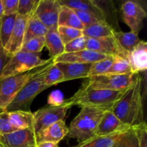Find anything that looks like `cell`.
Listing matches in <instances>:
<instances>
[{
	"mask_svg": "<svg viewBox=\"0 0 147 147\" xmlns=\"http://www.w3.org/2000/svg\"><path fill=\"white\" fill-rule=\"evenodd\" d=\"M142 83V76L136 74L132 84L112 110L118 119L132 127L144 122Z\"/></svg>",
	"mask_w": 147,
	"mask_h": 147,
	"instance_id": "6da1fadb",
	"label": "cell"
},
{
	"mask_svg": "<svg viewBox=\"0 0 147 147\" xmlns=\"http://www.w3.org/2000/svg\"><path fill=\"white\" fill-rule=\"evenodd\" d=\"M126 90L119 91L98 90L93 88L84 82L80 89L72 97L65 100L63 104L69 107L77 106L80 108H90L103 111H110L113 110L115 105Z\"/></svg>",
	"mask_w": 147,
	"mask_h": 147,
	"instance_id": "7a4b0ae2",
	"label": "cell"
},
{
	"mask_svg": "<svg viewBox=\"0 0 147 147\" xmlns=\"http://www.w3.org/2000/svg\"><path fill=\"white\" fill-rule=\"evenodd\" d=\"M52 63H53V59L47 64L39 67L35 74L26 83L11 103L7 106L6 111H30V106L36 96L49 88L43 82V76L45 70Z\"/></svg>",
	"mask_w": 147,
	"mask_h": 147,
	"instance_id": "3957f363",
	"label": "cell"
},
{
	"mask_svg": "<svg viewBox=\"0 0 147 147\" xmlns=\"http://www.w3.org/2000/svg\"><path fill=\"white\" fill-rule=\"evenodd\" d=\"M105 111L90 108H81L78 114L70 122L67 136L79 142L95 136L99 121Z\"/></svg>",
	"mask_w": 147,
	"mask_h": 147,
	"instance_id": "277c9868",
	"label": "cell"
},
{
	"mask_svg": "<svg viewBox=\"0 0 147 147\" xmlns=\"http://www.w3.org/2000/svg\"><path fill=\"white\" fill-rule=\"evenodd\" d=\"M53 60H43L40 53H31L20 51L11 56L3 70L0 79L27 73L47 64Z\"/></svg>",
	"mask_w": 147,
	"mask_h": 147,
	"instance_id": "5b68a950",
	"label": "cell"
},
{
	"mask_svg": "<svg viewBox=\"0 0 147 147\" xmlns=\"http://www.w3.org/2000/svg\"><path fill=\"white\" fill-rule=\"evenodd\" d=\"M38 68L22 74L0 79V113L6 111L7 106L11 103L26 83L35 74Z\"/></svg>",
	"mask_w": 147,
	"mask_h": 147,
	"instance_id": "8992f818",
	"label": "cell"
},
{
	"mask_svg": "<svg viewBox=\"0 0 147 147\" xmlns=\"http://www.w3.org/2000/svg\"><path fill=\"white\" fill-rule=\"evenodd\" d=\"M136 74L130 73L124 75H110L88 78L86 83L93 88L113 91L126 90L133 83Z\"/></svg>",
	"mask_w": 147,
	"mask_h": 147,
	"instance_id": "52a82bcc",
	"label": "cell"
},
{
	"mask_svg": "<svg viewBox=\"0 0 147 147\" xmlns=\"http://www.w3.org/2000/svg\"><path fill=\"white\" fill-rule=\"evenodd\" d=\"M70 107L63 104L60 106H46L33 113L35 135L40 133L46 128L59 121H63L67 111Z\"/></svg>",
	"mask_w": 147,
	"mask_h": 147,
	"instance_id": "ba28073f",
	"label": "cell"
},
{
	"mask_svg": "<svg viewBox=\"0 0 147 147\" xmlns=\"http://www.w3.org/2000/svg\"><path fill=\"white\" fill-rule=\"evenodd\" d=\"M121 12L123 21L131 31L139 34L143 27L144 20L146 17V10L137 1L129 0L122 4Z\"/></svg>",
	"mask_w": 147,
	"mask_h": 147,
	"instance_id": "9c48e42d",
	"label": "cell"
},
{
	"mask_svg": "<svg viewBox=\"0 0 147 147\" xmlns=\"http://www.w3.org/2000/svg\"><path fill=\"white\" fill-rule=\"evenodd\" d=\"M86 49L107 56H121L128 57L126 53L118 43L113 35L100 38H87Z\"/></svg>",
	"mask_w": 147,
	"mask_h": 147,
	"instance_id": "30bf717a",
	"label": "cell"
},
{
	"mask_svg": "<svg viewBox=\"0 0 147 147\" xmlns=\"http://www.w3.org/2000/svg\"><path fill=\"white\" fill-rule=\"evenodd\" d=\"M60 8L59 0H39L34 14L47 29L57 27Z\"/></svg>",
	"mask_w": 147,
	"mask_h": 147,
	"instance_id": "8fae6325",
	"label": "cell"
},
{
	"mask_svg": "<svg viewBox=\"0 0 147 147\" xmlns=\"http://www.w3.org/2000/svg\"><path fill=\"white\" fill-rule=\"evenodd\" d=\"M1 147H36L37 140L34 129L18 130L0 135Z\"/></svg>",
	"mask_w": 147,
	"mask_h": 147,
	"instance_id": "7c38bea8",
	"label": "cell"
},
{
	"mask_svg": "<svg viewBox=\"0 0 147 147\" xmlns=\"http://www.w3.org/2000/svg\"><path fill=\"white\" fill-rule=\"evenodd\" d=\"M131 127L118 119L112 111H105L96 128L95 136H106L118 132H125Z\"/></svg>",
	"mask_w": 147,
	"mask_h": 147,
	"instance_id": "4fadbf2b",
	"label": "cell"
},
{
	"mask_svg": "<svg viewBox=\"0 0 147 147\" xmlns=\"http://www.w3.org/2000/svg\"><path fill=\"white\" fill-rule=\"evenodd\" d=\"M109 56L100 54L93 50H85L75 53H64L58 57L53 59L55 63H94L96 62L103 60Z\"/></svg>",
	"mask_w": 147,
	"mask_h": 147,
	"instance_id": "5bb4252c",
	"label": "cell"
},
{
	"mask_svg": "<svg viewBox=\"0 0 147 147\" xmlns=\"http://www.w3.org/2000/svg\"><path fill=\"white\" fill-rule=\"evenodd\" d=\"M30 17H24L17 14L15 24L12 33L5 50L10 56L14 55L20 51L24 43L26 26Z\"/></svg>",
	"mask_w": 147,
	"mask_h": 147,
	"instance_id": "9a60e30c",
	"label": "cell"
},
{
	"mask_svg": "<svg viewBox=\"0 0 147 147\" xmlns=\"http://www.w3.org/2000/svg\"><path fill=\"white\" fill-rule=\"evenodd\" d=\"M61 5L67 6L73 10H80L93 14L101 22H107L104 10L93 0H59Z\"/></svg>",
	"mask_w": 147,
	"mask_h": 147,
	"instance_id": "2e32d148",
	"label": "cell"
},
{
	"mask_svg": "<svg viewBox=\"0 0 147 147\" xmlns=\"http://www.w3.org/2000/svg\"><path fill=\"white\" fill-rule=\"evenodd\" d=\"M68 134V126L65 121H59L42 131L36 136L37 143L40 142H53L58 144Z\"/></svg>",
	"mask_w": 147,
	"mask_h": 147,
	"instance_id": "e0dca14e",
	"label": "cell"
},
{
	"mask_svg": "<svg viewBox=\"0 0 147 147\" xmlns=\"http://www.w3.org/2000/svg\"><path fill=\"white\" fill-rule=\"evenodd\" d=\"M127 59L134 74L146 71L147 69L146 42L141 40L135 48L129 53Z\"/></svg>",
	"mask_w": 147,
	"mask_h": 147,
	"instance_id": "ac0fdd59",
	"label": "cell"
},
{
	"mask_svg": "<svg viewBox=\"0 0 147 147\" xmlns=\"http://www.w3.org/2000/svg\"><path fill=\"white\" fill-rule=\"evenodd\" d=\"M55 64L63 73L64 82L78 78H88L91 66L90 63H57Z\"/></svg>",
	"mask_w": 147,
	"mask_h": 147,
	"instance_id": "d6986e66",
	"label": "cell"
},
{
	"mask_svg": "<svg viewBox=\"0 0 147 147\" xmlns=\"http://www.w3.org/2000/svg\"><path fill=\"white\" fill-rule=\"evenodd\" d=\"M45 47L47 48L50 58L54 59L65 53V45L63 44L57 27H53L47 30L45 36Z\"/></svg>",
	"mask_w": 147,
	"mask_h": 147,
	"instance_id": "ffe728a7",
	"label": "cell"
},
{
	"mask_svg": "<svg viewBox=\"0 0 147 147\" xmlns=\"http://www.w3.org/2000/svg\"><path fill=\"white\" fill-rule=\"evenodd\" d=\"M125 132H118L106 136H94L79 142L73 147H115L118 140Z\"/></svg>",
	"mask_w": 147,
	"mask_h": 147,
	"instance_id": "44dd1931",
	"label": "cell"
},
{
	"mask_svg": "<svg viewBox=\"0 0 147 147\" xmlns=\"http://www.w3.org/2000/svg\"><path fill=\"white\" fill-rule=\"evenodd\" d=\"M9 119L13 127L17 130L32 129L34 126V115L31 111H15L8 112Z\"/></svg>",
	"mask_w": 147,
	"mask_h": 147,
	"instance_id": "7402d4cb",
	"label": "cell"
},
{
	"mask_svg": "<svg viewBox=\"0 0 147 147\" xmlns=\"http://www.w3.org/2000/svg\"><path fill=\"white\" fill-rule=\"evenodd\" d=\"M57 27H72L80 30H83L85 28L74 10L65 5H61L58 16Z\"/></svg>",
	"mask_w": 147,
	"mask_h": 147,
	"instance_id": "603a6c76",
	"label": "cell"
},
{
	"mask_svg": "<svg viewBox=\"0 0 147 147\" xmlns=\"http://www.w3.org/2000/svg\"><path fill=\"white\" fill-rule=\"evenodd\" d=\"M48 29L34 14L30 16L26 26L24 43L32 38L45 37ZM23 43V44H24Z\"/></svg>",
	"mask_w": 147,
	"mask_h": 147,
	"instance_id": "cb8c5ba5",
	"label": "cell"
},
{
	"mask_svg": "<svg viewBox=\"0 0 147 147\" xmlns=\"http://www.w3.org/2000/svg\"><path fill=\"white\" fill-rule=\"evenodd\" d=\"M114 32L115 30L108 22H100L85 27L83 34L87 38H100L113 35Z\"/></svg>",
	"mask_w": 147,
	"mask_h": 147,
	"instance_id": "d4e9b609",
	"label": "cell"
},
{
	"mask_svg": "<svg viewBox=\"0 0 147 147\" xmlns=\"http://www.w3.org/2000/svg\"><path fill=\"white\" fill-rule=\"evenodd\" d=\"M113 36L121 47L128 53L132 51L141 41L138 34L131 31L128 32L115 31Z\"/></svg>",
	"mask_w": 147,
	"mask_h": 147,
	"instance_id": "484cf974",
	"label": "cell"
},
{
	"mask_svg": "<svg viewBox=\"0 0 147 147\" xmlns=\"http://www.w3.org/2000/svg\"><path fill=\"white\" fill-rule=\"evenodd\" d=\"M17 14L3 15L0 18V44L4 49L7 47L15 24Z\"/></svg>",
	"mask_w": 147,
	"mask_h": 147,
	"instance_id": "4316f807",
	"label": "cell"
},
{
	"mask_svg": "<svg viewBox=\"0 0 147 147\" xmlns=\"http://www.w3.org/2000/svg\"><path fill=\"white\" fill-rule=\"evenodd\" d=\"M64 80L63 74L53 62L47 67L43 76V82L49 88L62 83Z\"/></svg>",
	"mask_w": 147,
	"mask_h": 147,
	"instance_id": "83f0119b",
	"label": "cell"
},
{
	"mask_svg": "<svg viewBox=\"0 0 147 147\" xmlns=\"http://www.w3.org/2000/svg\"><path fill=\"white\" fill-rule=\"evenodd\" d=\"M114 61V57L109 56L100 61L92 63L89 71L88 78L107 74Z\"/></svg>",
	"mask_w": 147,
	"mask_h": 147,
	"instance_id": "f1b7e54d",
	"label": "cell"
},
{
	"mask_svg": "<svg viewBox=\"0 0 147 147\" xmlns=\"http://www.w3.org/2000/svg\"><path fill=\"white\" fill-rule=\"evenodd\" d=\"M115 147H139V139L135 126L123 133Z\"/></svg>",
	"mask_w": 147,
	"mask_h": 147,
	"instance_id": "f546056e",
	"label": "cell"
},
{
	"mask_svg": "<svg viewBox=\"0 0 147 147\" xmlns=\"http://www.w3.org/2000/svg\"><path fill=\"white\" fill-rule=\"evenodd\" d=\"M132 73L129 62L126 57L116 56L114 61L107 74L110 75H124Z\"/></svg>",
	"mask_w": 147,
	"mask_h": 147,
	"instance_id": "4dcf8cb0",
	"label": "cell"
},
{
	"mask_svg": "<svg viewBox=\"0 0 147 147\" xmlns=\"http://www.w3.org/2000/svg\"><path fill=\"white\" fill-rule=\"evenodd\" d=\"M57 31L64 45L73 41L75 39L83 36V30L72 28V27H57Z\"/></svg>",
	"mask_w": 147,
	"mask_h": 147,
	"instance_id": "1f68e13d",
	"label": "cell"
},
{
	"mask_svg": "<svg viewBox=\"0 0 147 147\" xmlns=\"http://www.w3.org/2000/svg\"><path fill=\"white\" fill-rule=\"evenodd\" d=\"M45 47V37L32 38L22 45L20 51L31 53H40Z\"/></svg>",
	"mask_w": 147,
	"mask_h": 147,
	"instance_id": "d6a6232c",
	"label": "cell"
},
{
	"mask_svg": "<svg viewBox=\"0 0 147 147\" xmlns=\"http://www.w3.org/2000/svg\"><path fill=\"white\" fill-rule=\"evenodd\" d=\"M39 0H19L17 14L30 17L34 13Z\"/></svg>",
	"mask_w": 147,
	"mask_h": 147,
	"instance_id": "836d02e7",
	"label": "cell"
},
{
	"mask_svg": "<svg viewBox=\"0 0 147 147\" xmlns=\"http://www.w3.org/2000/svg\"><path fill=\"white\" fill-rule=\"evenodd\" d=\"M86 42L87 37L85 36L75 39L73 41L65 45V53H75L85 50L86 49Z\"/></svg>",
	"mask_w": 147,
	"mask_h": 147,
	"instance_id": "e575fe53",
	"label": "cell"
},
{
	"mask_svg": "<svg viewBox=\"0 0 147 147\" xmlns=\"http://www.w3.org/2000/svg\"><path fill=\"white\" fill-rule=\"evenodd\" d=\"M18 131L13 127L9 119L8 112L4 111L0 113V135L10 134Z\"/></svg>",
	"mask_w": 147,
	"mask_h": 147,
	"instance_id": "d590c367",
	"label": "cell"
},
{
	"mask_svg": "<svg viewBox=\"0 0 147 147\" xmlns=\"http://www.w3.org/2000/svg\"><path fill=\"white\" fill-rule=\"evenodd\" d=\"M74 11L85 27L101 22L96 16L90 14V13H88L84 11H80V10H74Z\"/></svg>",
	"mask_w": 147,
	"mask_h": 147,
	"instance_id": "8d00e7d4",
	"label": "cell"
},
{
	"mask_svg": "<svg viewBox=\"0 0 147 147\" xmlns=\"http://www.w3.org/2000/svg\"><path fill=\"white\" fill-rule=\"evenodd\" d=\"M4 15L17 14L19 0H1Z\"/></svg>",
	"mask_w": 147,
	"mask_h": 147,
	"instance_id": "74e56055",
	"label": "cell"
},
{
	"mask_svg": "<svg viewBox=\"0 0 147 147\" xmlns=\"http://www.w3.org/2000/svg\"><path fill=\"white\" fill-rule=\"evenodd\" d=\"M65 99L63 93L60 90H56L52 92L47 98V103L50 106H60L64 103Z\"/></svg>",
	"mask_w": 147,
	"mask_h": 147,
	"instance_id": "f35d334b",
	"label": "cell"
},
{
	"mask_svg": "<svg viewBox=\"0 0 147 147\" xmlns=\"http://www.w3.org/2000/svg\"><path fill=\"white\" fill-rule=\"evenodd\" d=\"M135 127L139 136V147H147V126L145 121Z\"/></svg>",
	"mask_w": 147,
	"mask_h": 147,
	"instance_id": "ab89813d",
	"label": "cell"
},
{
	"mask_svg": "<svg viewBox=\"0 0 147 147\" xmlns=\"http://www.w3.org/2000/svg\"><path fill=\"white\" fill-rule=\"evenodd\" d=\"M10 57H11V56L8 54L7 50L0 44V77H1V73H2L3 70L5 67L6 65L9 60Z\"/></svg>",
	"mask_w": 147,
	"mask_h": 147,
	"instance_id": "60d3db41",
	"label": "cell"
},
{
	"mask_svg": "<svg viewBox=\"0 0 147 147\" xmlns=\"http://www.w3.org/2000/svg\"><path fill=\"white\" fill-rule=\"evenodd\" d=\"M36 147H58V144L47 142H40V143H37Z\"/></svg>",
	"mask_w": 147,
	"mask_h": 147,
	"instance_id": "b9f144b4",
	"label": "cell"
},
{
	"mask_svg": "<svg viewBox=\"0 0 147 147\" xmlns=\"http://www.w3.org/2000/svg\"><path fill=\"white\" fill-rule=\"evenodd\" d=\"M3 15H4V14H3L2 2H1V0H0V18H1Z\"/></svg>",
	"mask_w": 147,
	"mask_h": 147,
	"instance_id": "7bdbcfd3",
	"label": "cell"
},
{
	"mask_svg": "<svg viewBox=\"0 0 147 147\" xmlns=\"http://www.w3.org/2000/svg\"><path fill=\"white\" fill-rule=\"evenodd\" d=\"M0 147H1V144H0Z\"/></svg>",
	"mask_w": 147,
	"mask_h": 147,
	"instance_id": "ee69618b",
	"label": "cell"
}]
</instances>
